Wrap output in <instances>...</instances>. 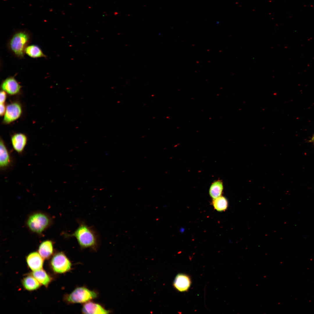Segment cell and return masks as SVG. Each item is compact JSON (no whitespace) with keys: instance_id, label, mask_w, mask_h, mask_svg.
<instances>
[{"instance_id":"cell-1","label":"cell","mask_w":314,"mask_h":314,"mask_svg":"<svg viewBox=\"0 0 314 314\" xmlns=\"http://www.w3.org/2000/svg\"><path fill=\"white\" fill-rule=\"evenodd\" d=\"M79 223L78 227L72 234L66 236L76 238L82 249L89 248L96 250L99 243L97 233L93 228L84 222H80Z\"/></svg>"},{"instance_id":"cell-2","label":"cell","mask_w":314,"mask_h":314,"mask_svg":"<svg viewBox=\"0 0 314 314\" xmlns=\"http://www.w3.org/2000/svg\"><path fill=\"white\" fill-rule=\"evenodd\" d=\"M31 37L30 33L27 31L18 30L9 39L7 44L8 48L15 56L19 58H23L26 49L30 42Z\"/></svg>"},{"instance_id":"cell-3","label":"cell","mask_w":314,"mask_h":314,"mask_svg":"<svg viewBox=\"0 0 314 314\" xmlns=\"http://www.w3.org/2000/svg\"><path fill=\"white\" fill-rule=\"evenodd\" d=\"M97 292L85 286L76 288L71 292L65 294L63 300L67 304H85L97 298Z\"/></svg>"},{"instance_id":"cell-4","label":"cell","mask_w":314,"mask_h":314,"mask_svg":"<svg viewBox=\"0 0 314 314\" xmlns=\"http://www.w3.org/2000/svg\"><path fill=\"white\" fill-rule=\"evenodd\" d=\"M51 222V218L48 215L42 212H36L28 217L26 224L31 231L40 234L50 226Z\"/></svg>"},{"instance_id":"cell-5","label":"cell","mask_w":314,"mask_h":314,"mask_svg":"<svg viewBox=\"0 0 314 314\" xmlns=\"http://www.w3.org/2000/svg\"><path fill=\"white\" fill-rule=\"evenodd\" d=\"M50 266L55 274H62L69 272L72 269V263L62 251L54 254L50 261Z\"/></svg>"},{"instance_id":"cell-6","label":"cell","mask_w":314,"mask_h":314,"mask_svg":"<svg viewBox=\"0 0 314 314\" xmlns=\"http://www.w3.org/2000/svg\"><path fill=\"white\" fill-rule=\"evenodd\" d=\"M15 160L12 154L3 140H0V170L4 172L9 170L13 166Z\"/></svg>"},{"instance_id":"cell-7","label":"cell","mask_w":314,"mask_h":314,"mask_svg":"<svg viewBox=\"0 0 314 314\" xmlns=\"http://www.w3.org/2000/svg\"><path fill=\"white\" fill-rule=\"evenodd\" d=\"M22 112V107L19 102L14 101L10 103L6 106L3 123L8 124L16 121L21 117Z\"/></svg>"},{"instance_id":"cell-8","label":"cell","mask_w":314,"mask_h":314,"mask_svg":"<svg viewBox=\"0 0 314 314\" xmlns=\"http://www.w3.org/2000/svg\"><path fill=\"white\" fill-rule=\"evenodd\" d=\"M1 88L2 90L10 95H15L20 92L22 86L14 76L7 77L2 82Z\"/></svg>"},{"instance_id":"cell-9","label":"cell","mask_w":314,"mask_h":314,"mask_svg":"<svg viewBox=\"0 0 314 314\" xmlns=\"http://www.w3.org/2000/svg\"><path fill=\"white\" fill-rule=\"evenodd\" d=\"M10 140L13 150L19 155H23L27 143V136L22 133H15L11 136Z\"/></svg>"},{"instance_id":"cell-10","label":"cell","mask_w":314,"mask_h":314,"mask_svg":"<svg viewBox=\"0 0 314 314\" xmlns=\"http://www.w3.org/2000/svg\"><path fill=\"white\" fill-rule=\"evenodd\" d=\"M191 283V279L188 275L183 273H179L175 278L173 286L177 291L183 292L188 290Z\"/></svg>"},{"instance_id":"cell-11","label":"cell","mask_w":314,"mask_h":314,"mask_svg":"<svg viewBox=\"0 0 314 314\" xmlns=\"http://www.w3.org/2000/svg\"><path fill=\"white\" fill-rule=\"evenodd\" d=\"M44 259L38 252L33 251L26 257V261L28 267L32 271L42 269Z\"/></svg>"},{"instance_id":"cell-12","label":"cell","mask_w":314,"mask_h":314,"mask_svg":"<svg viewBox=\"0 0 314 314\" xmlns=\"http://www.w3.org/2000/svg\"><path fill=\"white\" fill-rule=\"evenodd\" d=\"M81 312L83 314H108L110 312L101 305L91 301L83 304Z\"/></svg>"},{"instance_id":"cell-13","label":"cell","mask_w":314,"mask_h":314,"mask_svg":"<svg viewBox=\"0 0 314 314\" xmlns=\"http://www.w3.org/2000/svg\"><path fill=\"white\" fill-rule=\"evenodd\" d=\"M38 252L44 260L50 259L54 255L53 242L49 240L42 242L38 247Z\"/></svg>"},{"instance_id":"cell-14","label":"cell","mask_w":314,"mask_h":314,"mask_svg":"<svg viewBox=\"0 0 314 314\" xmlns=\"http://www.w3.org/2000/svg\"><path fill=\"white\" fill-rule=\"evenodd\" d=\"M29 274L34 277L41 285L46 288L48 286L53 280L51 276L42 269L32 271Z\"/></svg>"},{"instance_id":"cell-15","label":"cell","mask_w":314,"mask_h":314,"mask_svg":"<svg viewBox=\"0 0 314 314\" xmlns=\"http://www.w3.org/2000/svg\"><path fill=\"white\" fill-rule=\"evenodd\" d=\"M22 283L24 288L28 291L37 290L42 285L34 277L30 274L23 278Z\"/></svg>"},{"instance_id":"cell-16","label":"cell","mask_w":314,"mask_h":314,"mask_svg":"<svg viewBox=\"0 0 314 314\" xmlns=\"http://www.w3.org/2000/svg\"><path fill=\"white\" fill-rule=\"evenodd\" d=\"M223 189L222 182L219 180L215 181L212 183L210 188L209 195L213 199H215L221 196Z\"/></svg>"},{"instance_id":"cell-17","label":"cell","mask_w":314,"mask_h":314,"mask_svg":"<svg viewBox=\"0 0 314 314\" xmlns=\"http://www.w3.org/2000/svg\"><path fill=\"white\" fill-rule=\"evenodd\" d=\"M25 53L33 58L46 57L39 46L34 44L28 45L26 47L25 50Z\"/></svg>"},{"instance_id":"cell-18","label":"cell","mask_w":314,"mask_h":314,"mask_svg":"<svg viewBox=\"0 0 314 314\" xmlns=\"http://www.w3.org/2000/svg\"><path fill=\"white\" fill-rule=\"evenodd\" d=\"M213 205L214 208L218 211L221 212L225 210L228 206L226 199L222 196H220L215 199H213Z\"/></svg>"},{"instance_id":"cell-19","label":"cell","mask_w":314,"mask_h":314,"mask_svg":"<svg viewBox=\"0 0 314 314\" xmlns=\"http://www.w3.org/2000/svg\"><path fill=\"white\" fill-rule=\"evenodd\" d=\"M7 93L2 90L0 93V102L1 104H4L7 98Z\"/></svg>"},{"instance_id":"cell-20","label":"cell","mask_w":314,"mask_h":314,"mask_svg":"<svg viewBox=\"0 0 314 314\" xmlns=\"http://www.w3.org/2000/svg\"><path fill=\"white\" fill-rule=\"evenodd\" d=\"M6 109L4 104H1L0 105V115L1 116H3Z\"/></svg>"},{"instance_id":"cell-21","label":"cell","mask_w":314,"mask_h":314,"mask_svg":"<svg viewBox=\"0 0 314 314\" xmlns=\"http://www.w3.org/2000/svg\"><path fill=\"white\" fill-rule=\"evenodd\" d=\"M311 141L312 142H314V134L313 135L312 138L311 140Z\"/></svg>"}]
</instances>
